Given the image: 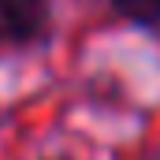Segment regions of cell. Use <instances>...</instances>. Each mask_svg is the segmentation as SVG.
Masks as SVG:
<instances>
[{
	"mask_svg": "<svg viewBox=\"0 0 160 160\" xmlns=\"http://www.w3.org/2000/svg\"><path fill=\"white\" fill-rule=\"evenodd\" d=\"M48 22V0H0V38L34 41Z\"/></svg>",
	"mask_w": 160,
	"mask_h": 160,
	"instance_id": "1",
	"label": "cell"
},
{
	"mask_svg": "<svg viewBox=\"0 0 160 160\" xmlns=\"http://www.w3.org/2000/svg\"><path fill=\"white\" fill-rule=\"evenodd\" d=\"M123 15L138 19V22H157L160 19V0H116Z\"/></svg>",
	"mask_w": 160,
	"mask_h": 160,
	"instance_id": "2",
	"label": "cell"
}]
</instances>
